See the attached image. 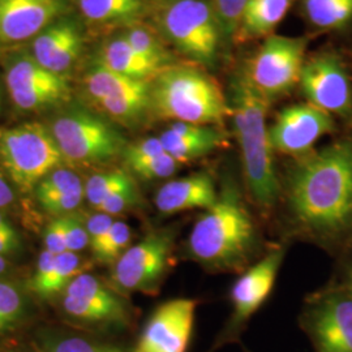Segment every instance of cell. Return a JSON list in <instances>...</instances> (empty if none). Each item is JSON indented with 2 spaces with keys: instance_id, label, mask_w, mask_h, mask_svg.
Returning <instances> with one entry per match:
<instances>
[{
  "instance_id": "23",
  "label": "cell",
  "mask_w": 352,
  "mask_h": 352,
  "mask_svg": "<svg viewBox=\"0 0 352 352\" xmlns=\"http://www.w3.org/2000/svg\"><path fill=\"white\" fill-rule=\"evenodd\" d=\"M6 85L10 91L51 89L69 91L63 75L54 74L29 55H20L11 60L6 71Z\"/></svg>"
},
{
  "instance_id": "37",
  "label": "cell",
  "mask_w": 352,
  "mask_h": 352,
  "mask_svg": "<svg viewBox=\"0 0 352 352\" xmlns=\"http://www.w3.org/2000/svg\"><path fill=\"white\" fill-rule=\"evenodd\" d=\"M164 153L166 151L160 138H149V139L140 140L132 145H126L123 155L128 167L131 164H140L154 157H158Z\"/></svg>"
},
{
  "instance_id": "1",
  "label": "cell",
  "mask_w": 352,
  "mask_h": 352,
  "mask_svg": "<svg viewBox=\"0 0 352 352\" xmlns=\"http://www.w3.org/2000/svg\"><path fill=\"white\" fill-rule=\"evenodd\" d=\"M289 205L312 239L327 247L352 244V136L299 158L289 174Z\"/></svg>"
},
{
  "instance_id": "3",
  "label": "cell",
  "mask_w": 352,
  "mask_h": 352,
  "mask_svg": "<svg viewBox=\"0 0 352 352\" xmlns=\"http://www.w3.org/2000/svg\"><path fill=\"white\" fill-rule=\"evenodd\" d=\"M256 245V228L232 179L202 214L189 235L188 252L197 263L217 270L240 269Z\"/></svg>"
},
{
  "instance_id": "2",
  "label": "cell",
  "mask_w": 352,
  "mask_h": 352,
  "mask_svg": "<svg viewBox=\"0 0 352 352\" xmlns=\"http://www.w3.org/2000/svg\"><path fill=\"white\" fill-rule=\"evenodd\" d=\"M228 103L241 151L245 186L252 200L269 210L276 205L280 192L266 124L270 102L252 87L240 71L231 81Z\"/></svg>"
},
{
  "instance_id": "39",
  "label": "cell",
  "mask_w": 352,
  "mask_h": 352,
  "mask_svg": "<svg viewBox=\"0 0 352 352\" xmlns=\"http://www.w3.org/2000/svg\"><path fill=\"white\" fill-rule=\"evenodd\" d=\"M113 222H115L113 217L109 214L100 213V212L87 217V230H88L90 251L94 250L100 244V241L106 236V234L113 226Z\"/></svg>"
},
{
  "instance_id": "20",
  "label": "cell",
  "mask_w": 352,
  "mask_h": 352,
  "mask_svg": "<svg viewBox=\"0 0 352 352\" xmlns=\"http://www.w3.org/2000/svg\"><path fill=\"white\" fill-rule=\"evenodd\" d=\"M295 0H250L234 34L236 43H245L273 34Z\"/></svg>"
},
{
  "instance_id": "16",
  "label": "cell",
  "mask_w": 352,
  "mask_h": 352,
  "mask_svg": "<svg viewBox=\"0 0 352 352\" xmlns=\"http://www.w3.org/2000/svg\"><path fill=\"white\" fill-rule=\"evenodd\" d=\"M65 10V0H0V43L37 37Z\"/></svg>"
},
{
  "instance_id": "28",
  "label": "cell",
  "mask_w": 352,
  "mask_h": 352,
  "mask_svg": "<svg viewBox=\"0 0 352 352\" xmlns=\"http://www.w3.org/2000/svg\"><path fill=\"white\" fill-rule=\"evenodd\" d=\"M26 311L25 295L11 282L0 280V337L20 327Z\"/></svg>"
},
{
  "instance_id": "9",
  "label": "cell",
  "mask_w": 352,
  "mask_h": 352,
  "mask_svg": "<svg viewBox=\"0 0 352 352\" xmlns=\"http://www.w3.org/2000/svg\"><path fill=\"white\" fill-rule=\"evenodd\" d=\"M175 230H153L136 245L129 247L113 264V289L120 295L129 292L154 294L160 289L171 264Z\"/></svg>"
},
{
  "instance_id": "6",
  "label": "cell",
  "mask_w": 352,
  "mask_h": 352,
  "mask_svg": "<svg viewBox=\"0 0 352 352\" xmlns=\"http://www.w3.org/2000/svg\"><path fill=\"white\" fill-rule=\"evenodd\" d=\"M64 158L50 129L41 123L0 128V167L16 189L34 192Z\"/></svg>"
},
{
  "instance_id": "35",
  "label": "cell",
  "mask_w": 352,
  "mask_h": 352,
  "mask_svg": "<svg viewBox=\"0 0 352 352\" xmlns=\"http://www.w3.org/2000/svg\"><path fill=\"white\" fill-rule=\"evenodd\" d=\"M49 352H126L113 346L101 344L81 337H56L46 342Z\"/></svg>"
},
{
  "instance_id": "27",
  "label": "cell",
  "mask_w": 352,
  "mask_h": 352,
  "mask_svg": "<svg viewBox=\"0 0 352 352\" xmlns=\"http://www.w3.org/2000/svg\"><path fill=\"white\" fill-rule=\"evenodd\" d=\"M129 45L139 52L141 56L155 64L158 68L164 69L173 65V55L164 45V38L158 36V30H153L149 26L141 23L128 26L122 33Z\"/></svg>"
},
{
  "instance_id": "30",
  "label": "cell",
  "mask_w": 352,
  "mask_h": 352,
  "mask_svg": "<svg viewBox=\"0 0 352 352\" xmlns=\"http://www.w3.org/2000/svg\"><path fill=\"white\" fill-rule=\"evenodd\" d=\"M131 240L132 231L129 226L126 222L115 221L106 236L94 250H91L93 257L101 264H115L129 248Z\"/></svg>"
},
{
  "instance_id": "38",
  "label": "cell",
  "mask_w": 352,
  "mask_h": 352,
  "mask_svg": "<svg viewBox=\"0 0 352 352\" xmlns=\"http://www.w3.org/2000/svg\"><path fill=\"white\" fill-rule=\"evenodd\" d=\"M45 245L55 254L67 252V215L56 217L45 228Z\"/></svg>"
},
{
  "instance_id": "15",
  "label": "cell",
  "mask_w": 352,
  "mask_h": 352,
  "mask_svg": "<svg viewBox=\"0 0 352 352\" xmlns=\"http://www.w3.org/2000/svg\"><path fill=\"white\" fill-rule=\"evenodd\" d=\"M283 257L285 248L279 247L272 250L235 282L231 289L232 317L222 340H231L238 336L243 325L269 298Z\"/></svg>"
},
{
  "instance_id": "44",
  "label": "cell",
  "mask_w": 352,
  "mask_h": 352,
  "mask_svg": "<svg viewBox=\"0 0 352 352\" xmlns=\"http://www.w3.org/2000/svg\"><path fill=\"white\" fill-rule=\"evenodd\" d=\"M8 264H7V260L4 258V256H0V276L4 274V272L7 270Z\"/></svg>"
},
{
  "instance_id": "31",
  "label": "cell",
  "mask_w": 352,
  "mask_h": 352,
  "mask_svg": "<svg viewBox=\"0 0 352 352\" xmlns=\"http://www.w3.org/2000/svg\"><path fill=\"white\" fill-rule=\"evenodd\" d=\"M131 177L132 176L123 170H113L94 174L89 177L87 184L84 186L85 200L94 210H98L102 202L104 201L115 189L126 183Z\"/></svg>"
},
{
  "instance_id": "41",
  "label": "cell",
  "mask_w": 352,
  "mask_h": 352,
  "mask_svg": "<svg viewBox=\"0 0 352 352\" xmlns=\"http://www.w3.org/2000/svg\"><path fill=\"white\" fill-rule=\"evenodd\" d=\"M16 200V193L11 182H8V176L0 167V209L11 206Z\"/></svg>"
},
{
  "instance_id": "4",
  "label": "cell",
  "mask_w": 352,
  "mask_h": 352,
  "mask_svg": "<svg viewBox=\"0 0 352 352\" xmlns=\"http://www.w3.org/2000/svg\"><path fill=\"white\" fill-rule=\"evenodd\" d=\"M151 113L158 119L222 126L231 107L213 76L197 64H173L151 81Z\"/></svg>"
},
{
  "instance_id": "43",
  "label": "cell",
  "mask_w": 352,
  "mask_h": 352,
  "mask_svg": "<svg viewBox=\"0 0 352 352\" xmlns=\"http://www.w3.org/2000/svg\"><path fill=\"white\" fill-rule=\"evenodd\" d=\"M16 232L12 223L10 222V219L7 218V215L1 212L0 209V235H7V234H12Z\"/></svg>"
},
{
  "instance_id": "40",
  "label": "cell",
  "mask_w": 352,
  "mask_h": 352,
  "mask_svg": "<svg viewBox=\"0 0 352 352\" xmlns=\"http://www.w3.org/2000/svg\"><path fill=\"white\" fill-rule=\"evenodd\" d=\"M55 257H56V254L47 251V250L41 252V254L38 257L34 276L30 279V289L33 292H36L50 276L51 270L54 267V263H55Z\"/></svg>"
},
{
  "instance_id": "36",
  "label": "cell",
  "mask_w": 352,
  "mask_h": 352,
  "mask_svg": "<svg viewBox=\"0 0 352 352\" xmlns=\"http://www.w3.org/2000/svg\"><path fill=\"white\" fill-rule=\"evenodd\" d=\"M89 247L87 218L82 214H67V252H78Z\"/></svg>"
},
{
  "instance_id": "8",
  "label": "cell",
  "mask_w": 352,
  "mask_h": 352,
  "mask_svg": "<svg viewBox=\"0 0 352 352\" xmlns=\"http://www.w3.org/2000/svg\"><path fill=\"white\" fill-rule=\"evenodd\" d=\"M307 43L305 38L272 34L241 71L252 87L272 103L299 85Z\"/></svg>"
},
{
  "instance_id": "18",
  "label": "cell",
  "mask_w": 352,
  "mask_h": 352,
  "mask_svg": "<svg viewBox=\"0 0 352 352\" xmlns=\"http://www.w3.org/2000/svg\"><path fill=\"white\" fill-rule=\"evenodd\" d=\"M218 199L213 176L196 173L164 183L155 193L154 204L164 215L187 212L192 209H209Z\"/></svg>"
},
{
  "instance_id": "26",
  "label": "cell",
  "mask_w": 352,
  "mask_h": 352,
  "mask_svg": "<svg viewBox=\"0 0 352 352\" xmlns=\"http://www.w3.org/2000/svg\"><path fill=\"white\" fill-rule=\"evenodd\" d=\"M91 264L82 260L75 252L59 253L55 257L50 276L34 294L42 299H49L62 289H67L76 277L88 273Z\"/></svg>"
},
{
  "instance_id": "14",
  "label": "cell",
  "mask_w": 352,
  "mask_h": 352,
  "mask_svg": "<svg viewBox=\"0 0 352 352\" xmlns=\"http://www.w3.org/2000/svg\"><path fill=\"white\" fill-rule=\"evenodd\" d=\"M197 304L188 298L162 302L146 321L133 352H187Z\"/></svg>"
},
{
  "instance_id": "19",
  "label": "cell",
  "mask_w": 352,
  "mask_h": 352,
  "mask_svg": "<svg viewBox=\"0 0 352 352\" xmlns=\"http://www.w3.org/2000/svg\"><path fill=\"white\" fill-rule=\"evenodd\" d=\"M160 140L167 154L179 164H187L221 148L226 136L218 126L174 122Z\"/></svg>"
},
{
  "instance_id": "10",
  "label": "cell",
  "mask_w": 352,
  "mask_h": 352,
  "mask_svg": "<svg viewBox=\"0 0 352 352\" xmlns=\"http://www.w3.org/2000/svg\"><path fill=\"white\" fill-rule=\"evenodd\" d=\"M302 327L316 352H352V299L338 282L311 298Z\"/></svg>"
},
{
  "instance_id": "32",
  "label": "cell",
  "mask_w": 352,
  "mask_h": 352,
  "mask_svg": "<svg viewBox=\"0 0 352 352\" xmlns=\"http://www.w3.org/2000/svg\"><path fill=\"white\" fill-rule=\"evenodd\" d=\"M141 202L142 199H141L139 188L133 177H131L126 183L120 186L119 188L115 189L113 193L102 202L97 212L115 217L139 206Z\"/></svg>"
},
{
  "instance_id": "33",
  "label": "cell",
  "mask_w": 352,
  "mask_h": 352,
  "mask_svg": "<svg viewBox=\"0 0 352 352\" xmlns=\"http://www.w3.org/2000/svg\"><path fill=\"white\" fill-rule=\"evenodd\" d=\"M250 0H210L225 39H232Z\"/></svg>"
},
{
  "instance_id": "42",
  "label": "cell",
  "mask_w": 352,
  "mask_h": 352,
  "mask_svg": "<svg viewBox=\"0 0 352 352\" xmlns=\"http://www.w3.org/2000/svg\"><path fill=\"white\" fill-rule=\"evenodd\" d=\"M338 283L352 299V256L344 260V264L342 267V276Z\"/></svg>"
},
{
  "instance_id": "22",
  "label": "cell",
  "mask_w": 352,
  "mask_h": 352,
  "mask_svg": "<svg viewBox=\"0 0 352 352\" xmlns=\"http://www.w3.org/2000/svg\"><path fill=\"white\" fill-rule=\"evenodd\" d=\"M97 63L113 72L141 81H151L160 71H162L155 64L141 56L123 34L110 38L103 43Z\"/></svg>"
},
{
  "instance_id": "29",
  "label": "cell",
  "mask_w": 352,
  "mask_h": 352,
  "mask_svg": "<svg viewBox=\"0 0 352 352\" xmlns=\"http://www.w3.org/2000/svg\"><path fill=\"white\" fill-rule=\"evenodd\" d=\"M38 204L74 193H85L80 176L67 168H55L45 176L34 189Z\"/></svg>"
},
{
  "instance_id": "13",
  "label": "cell",
  "mask_w": 352,
  "mask_h": 352,
  "mask_svg": "<svg viewBox=\"0 0 352 352\" xmlns=\"http://www.w3.org/2000/svg\"><path fill=\"white\" fill-rule=\"evenodd\" d=\"M333 132H336L333 115L311 103H300L278 113L269 126V139L273 151L300 158L314 151L322 136Z\"/></svg>"
},
{
  "instance_id": "21",
  "label": "cell",
  "mask_w": 352,
  "mask_h": 352,
  "mask_svg": "<svg viewBox=\"0 0 352 352\" xmlns=\"http://www.w3.org/2000/svg\"><path fill=\"white\" fill-rule=\"evenodd\" d=\"M77 4L89 25L100 29L139 24L148 10L145 0H77Z\"/></svg>"
},
{
  "instance_id": "25",
  "label": "cell",
  "mask_w": 352,
  "mask_h": 352,
  "mask_svg": "<svg viewBox=\"0 0 352 352\" xmlns=\"http://www.w3.org/2000/svg\"><path fill=\"white\" fill-rule=\"evenodd\" d=\"M307 21L320 30H342L352 25V0H302Z\"/></svg>"
},
{
  "instance_id": "7",
  "label": "cell",
  "mask_w": 352,
  "mask_h": 352,
  "mask_svg": "<svg viewBox=\"0 0 352 352\" xmlns=\"http://www.w3.org/2000/svg\"><path fill=\"white\" fill-rule=\"evenodd\" d=\"M64 161L71 164H110L123 155L124 138L101 116L85 109H71L60 113L50 128Z\"/></svg>"
},
{
  "instance_id": "5",
  "label": "cell",
  "mask_w": 352,
  "mask_h": 352,
  "mask_svg": "<svg viewBox=\"0 0 352 352\" xmlns=\"http://www.w3.org/2000/svg\"><path fill=\"white\" fill-rule=\"evenodd\" d=\"M160 33L192 64L213 68L225 39L210 0H162Z\"/></svg>"
},
{
  "instance_id": "45",
  "label": "cell",
  "mask_w": 352,
  "mask_h": 352,
  "mask_svg": "<svg viewBox=\"0 0 352 352\" xmlns=\"http://www.w3.org/2000/svg\"><path fill=\"white\" fill-rule=\"evenodd\" d=\"M0 103H1V98H0Z\"/></svg>"
},
{
  "instance_id": "24",
  "label": "cell",
  "mask_w": 352,
  "mask_h": 352,
  "mask_svg": "<svg viewBox=\"0 0 352 352\" xmlns=\"http://www.w3.org/2000/svg\"><path fill=\"white\" fill-rule=\"evenodd\" d=\"M149 85L151 81H141L120 75L100 63L96 64L85 77L87 93L94 104L104 100L118 98L139 91L141 89L148 88Z\"/></svg>"
},
{
  "instance_id": "17",
  "label": "cell",
  "mask_w": 352,
  "mask_h": 352,
  "mask_svg": "<svg viewBox=\"0 0 352 352\" xmlns=\"http://www.w3.org/2000/svg\"><path fill=\"white\" fill-rule=\"evenodd\" d=\"M80 26L71 19H58L38 34L33 42V58L54 74L63 75L81 52Z\"/></svg>"
},
{
  "instance_id": "11",
  "label": "cell",
  "mask_w": 352,
  "mask_h": 352,
  "mask_svg": "<svg viewBox=\"0 0 352 352\" xmlns=\"http://www.w3.org/2000/svg\"><path fill=\"white\" fill-rule=\"evenodd\" d=\"M62 304L65 315L90 327L124 329L132 317L123 295L89 273L67 286Z\"/></svg>"
},
{
  "instance_id": "34",
  "label": "cell",
  "mask_w": 352,
  "mask_h": 352,
  "mask_svg": "<svg viewBox=\"0 0 352 352\" xmlns=\"http://www.w3.org/2000/svg\"><path fill=\"white\" fill-rule=\"evenodd\" d=\"M180 166L182 164H179L175 158H173L167 153H164L148 161L131 164L128 166V168L142 180H155V179H166L174 175L180 168Z\"/></svg>"
},
{
  "instance_id": "12",
  "label": "cell",
  "mask_w": 352,
  "mask_h": 352,
  "mask_svg": "<svg viewBox=\"0 0 352 352\" xmlns=\"http://www.w3.org/2000/svg\"><path fill=\"white\" fill-rule=\"evenodd\" d=\"M299 85L307 101L352 124V81L334 52H320L302 65Z\"/></svg>"
}]
</instances>
